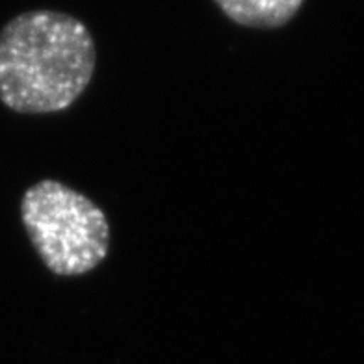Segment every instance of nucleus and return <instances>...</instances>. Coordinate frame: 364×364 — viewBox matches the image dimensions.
Masks as SVG:
<instances>
[{
  "label": "nucleus",
  "mask_w": 364,
  "mask_h": 364,
  "mask_svg": "<svg viewBox=\"0 0 364 364\" xmlns=\"http://www.w3.org/2000/svg\"><path fill=\"white\" fill-rule=\"evenodd\" d=\"M95 65V41L82 21L24 11L0 32V102L24 115L68 110L87 90Z\"/></svg>",
  "instance_id": "nucleus-1"
},
{
  "label": "nucleus",
  "mask_w": 364,
  "mask_h": 364,
  "mask_svg": "<svg viewBox=\"0 0 364 364\" xmlns=\"http://www.w3.org/2000/svg\"><path fill=\"white\" fill-rule=\"evenodd\" d=\"M21 220L47 269L60 277L90 273L108 257L110 223L99 205L54 178L24 192Z\"/></svg>",
  "instance_id": "nucleus-2"
},
{
  "label": "nucleus",
  "mask_w": 364,
  "mask_h": 364,
  "mask_svg": "<svg viewBox=\"0 0 364 364\" xmlns=\"http://www.w3.org/2000/svg\"><path fill=\"white\" fill-rule=\"evenodd\" d=\"M220 10L247 28H281L303 6V0H214Z\"/></svg>",
  "instance_id": "nucleus-3"
}]
</instances>
